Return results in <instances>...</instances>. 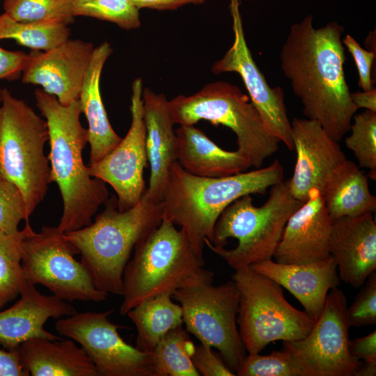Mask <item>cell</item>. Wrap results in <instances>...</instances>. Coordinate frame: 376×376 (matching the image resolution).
<instances>
[{
    "instance_id": "6da1fadb",
    "label": "cell",
    "mask_w": 376,
    "mask_h": 376,
    "mask_svg": "<svg viewBox=\"0 0 376 376\" xmlns=\"http://www.w3.org/2000/svg\"><path fill=\"white\" fill-rule=\"evenodd\" d=\"M336 22L315 29L313 15L290 27L281 53V68L308 119L318 122L336 141L350 131L359 109L347 85L342 34Z\"/></svg>"
},
{
    "instance_id": "7a4b0ae2",
    "label": "cell",
    "mask_w": 376,
    "mask_h": 376,
    "mask_svg": "<svg viewBox=\"0 0 376 376\" xmlns=\"http://www.w3.org/2000/svg\"><path fill=\"white\" fill-rule=\"evenodd\" d=\"M34 95L48 127L51 182L57 185L63 201L57 227L63 233L76 230L92 223L109 192L106 183L93 178L84 163L82 151L88 143V132L80 122L79 100L64 105L38 88Z\"/></svg>"
},
{
    "instance_id": "3957f363",
    "label": "cell",
    "mask_w": 376,
    "mask_h": 376,
    "mask_svg": "<svg viewBox=\"0 0 376 376\" xmlns=\"http://www.w3.org/2000/svg\"><path fill=\"white\" fill-rule=\"evenodd\" d=\"M283 178L278 160L264 168L217 178L190 174L175 161L162 201L163 217L183 228L194 249L203 256L205 240L212 242L215 224L230 204L245 195L265 194Z\"/></svg>"
},
{
    "instance_id": "277c9868",
    "label": "cell",
    "mask_w": 376,
    "mask_h": 376,
    "mask_svg": "<svg viewBox=\"0 0 376 376\" xmlns=\"http://www.w3.org/2000/svg\"><path fill=\"white\" fill-rule=\"evenodd\" d=\"M163 213L162 202H150L143 195L134 206L120 211L117 197L111 195L93 222L65 235L81 254L95 287L122 296L124 270L132 253L160 224Z\"/></svg>"
},
{
    "instance_id": "5b68a950",
    "label": "cell",
    "mask_w": 376,
    "mask_h": 376,
    "mask_svg": "<svg viewBox=\"0 0 376 376\" xmlns=\"http://www.w3.org/2000/svg\"><path fill=\"white\" fill-rule=\"evenodd\" d=\"M270 188L260 207L253 205L251 195L230 204L215 224L212 242L204 241L234 269L272 259L287 221L304 203L290 194L288 180Z\"/></svg>"
},
{
    "instance_id": "8992f818",
    "label": "cell",
    "mask_w": 376,
    "mask_h": 376,
    "mask_svg": "<svg viewBox=\"0 0 376 376\" xmlns=\"http://www.w3.org/2000/svg\"><path fill=\"white\" fill-rule=\"evenodd\" d=\"M203 256L192 246L182 228L163 217L160 224L134 247L123 279L125 315L141 301L182 286L204 267Z\"/></svg>"
},
{
    "instance_id": "52a82bcc",
    "label": "cell",
    "mask_w": 376,
    "mask_h": 376,
    "mask_svg": "<svg viewBox=\"0 0 376 376\" xmlns=\"http://www.w3.org/2000/svg\"><path fill=\"white\" fill-rule=\"evenodd\" d=\"M1 104L0 174L22 191L29 219L52 183L44 150L48 127L46 120L6 88Z\"/></svg>"
},
{
    "instance_id": "ba28073f",
    "label": "cell",
    "mask_w": 376,
    "mask_h": 376,
    "mask_svg": "<svg viewBox=\"0 0 376 376\" xmlns=\"http://www.w3.org/2000/svg\"><path fill=\"white\" fill-rule=\"evenodd\" d=\"M169 108L174 124L204 120L230 128L237 137V150L256 169L279 150L281 141L267 131L249 97L226 81L207 84L191 95H178L169 101Z\"/></svg>"
},
{
    "instance_id": "9c48e42d",
    "label": "cell",
    "mask_w": 376,
    "mask_h": 376,
    "mask_svg": "<svg viewBox=\"0 0 376 376\" xmlns=\"http://www.w3.org/2000/svg\"><path fill=\"white\" fill-rule=\"evenodd\" d=\"M239 294L237 324L249 354L260 353L272 342L294 341L308 336L316 320L290 304L283 287L249 267L235 269Z\"/></svg>"
},
{
    "instance_id": "30bf717a",
    "label": "cell",
    "mask_w": 376,
    "mask_h": 376,
    "mask_svg": "<svg viewBox=\"0 0 376 376\" xmlns=\"http://www.w3.org/2000/svg\"><path fill=\"white\" fill-rule=\"evenodd\" d=\"M213 276L203 267L171 296L181 306L187 331L217 349L235 373L246 357L237 324L238 290L233 280L214 285Z\"/></svg>"
},
{
    "instance_id": "8fae6325",
    "label": "cell",
    "mask_w": 376,
    "mask_h": 376,
    "mask_svg": "<svg viewBox=\"0 0 376 376\" xmlns=\"http://www.w3.org/2000/svg\"><path fill=\"white\" fill-rule=\"evenodd\" d=\"M22 265L27 283L44 285L66 301L101 302L109 295L99 290L81 262L78 250L57 226H44L36 233L25 224Z\"/></svg>"
},
{
    "instance_id": "7c38bea8",
    "label": "cell",
    "mask_w": 376,
    "mask_h": 376,
    "mask_svg": "<svg viewBox=\"0 0 376 376\" xmlns=\"http://www.w3.org/2000/svg\"><path fill=\"white\" fill-rule=\"evenodd\" d=\"M347 310L345 295L335 287L310 334L300 340L283 341L299 376H354L362 361L349 349Z\"/></svg>"
},
{
    "instance_id": "4fadbf2b",
    "label": "cell",
    "mask_w": 376,
    "mask_h": 376,
    "mask_svg": "<svg viewBox=\"0 0 376 376\" xmlns=\"http://www.w3.org/2000/svg\"><path fill=\"white\" fill-rule=\"evenodd\" d=\"M112 313L113 310L77 312L58 319L55 329L80 345L98 376H154L152 352L126 343L119 326L108 318Z\"/></svg>"
},
{
    "instance_id": "5bb4252c",
    "label": "cell",
    "mask_w": 376,
    "mask_h": 376,
    "mask_svg": "<svg viewBox=\"0 0 376 376\" xmlns=\"http://www.w3.org/2000/svg\"><path fill=\"white\" fill-rule=\"evenodd\" d=\"M143 89L141 79H134L132 84V121L125 136L101 160L88 166V173L93 178L104 181L114 189L120 211L134 206L146 190L143 171L148 160Z\"/></svg>"
},
{
    "instance_id": "9a60e30c",
    "label": "cell",
    "mask_w": 376,
    "mask_h": 376,
    "mask_svg": "<svg viewBox=\"0 0 376 376\" xmlns=\"http://www.w3.org/2000/svg\"><path fill=\"white\" fill-rule=\"evenodd\" d=\"M230 12L233 42L211 70L214 74L230 72L239 74L267 131L292 150L291 122L287 114L284 92L280 86L272 88L268 84L253 60L246 41L238 0H231Z\"/></svg>"
},
{
    "instance_id": "2e32d148",
    "label": "cell",
    "mask_w": 376,
    "mask_h": 376,
    "mask_svg": "<svg viewBox=\"0 0 376 376\" xmlns=\"http://www.w3.org/2000/svg\"><path fill=\"white\" fill-rule=\"evenodd\" d=\"M94 49L90 42L69 38L52 49L33 50L28 54L22 81L40 85L61 104H69L79 100Z\"/></svg>"
},
{
    "instance_id": "e0dca14e",
    "label": "cell",
    "mask_w": 376,
    "mask_h": 376,
    "mask_svg": "<svg viewBox=\"0 0 376 376\" xmlns=\"http://www.w3.org/2000/svg\"><path fill=\"white\" fill-rule=\"evenodd\" d=\"M291 127L297 160L288 188L294 198L304 203L313 191L322 193L330 175L347 158L338 141L318 122L294 118Z\"/></svg>"
},
{
    "instance_id": "ac0fdd59",
    "label": "cell",
    "mask_w": 376,
    "mask_h": 376,
    "mask_svg": "<svg viewBox=\"0 0 376 376\" xmlns=\"http://www.w3.org/2000/svg\"><path fill=\"white\" fill-rule=\"evenodd\" d=\"M333 219L318 191L289 217L273 258L285 264H306L330 257Z\"/></svg>"
},
{
    "instance_id": "d6986e66",
    "label": "cell",
    "mask_w": 376,
    "mask_h": 376,
    "mask_svg": "<svg viewBox=\"0 0 376 376\" xmlns=\"http://www.w3.org/2000/svg\"><path fill=\"white\" fill-rule=\"evenodd\" d=\"M329 253L339 278L362 286L376 269V224L373 213L333 219Z\"/></svg>"
},
{
    "instance_id": "ffe728a7",
    "label": "cell",
    "mask_w": 376,
    "mask_h": 376,
    "mask_svg": "<svg viewBox=\"0 0 376 376\" xmlns=\"http://www.w3.org/2000/svg\"><path fill=\"white\" fill-rule=\"evenodd\" d=\"M19 299L0 312V344L5 350H17L24 342L37 338H61L45 329L49 318L59 319L74 315L77 310L56 296L45 295L35 285L26 283Z\"/></svg>"
},
{
    "instance_id": "44dd1931",
    "label": "cell",
    "mask_w": 376,
    "mask_h": 376,
    "mask_svg": "<svg viewBox=\"0 0 376 376\" xmlns=\"http://www.w3.org/2000/svg\"><path fill=\"white\" fill-rule=\"evenodd\" d=\"M143 111L146 129V148L150 167L148 188L143 196L152 203L163 200L171 168L176 161V136L169 100L162 93L143 89Z\"/></svg>"
},
{
    "instance_id": "7402d4cb",
    "label": "cell",
    "mask_w": 376,
    "mask_h": 376,
    "mask_svg": "<svg viewBox=\"0 0 376 376\" xmlns=\"http://www.w3.org/2000/svg\"><path fill=\"white\" fill-rule=\"evenodd\" d=\"M249 267L288 290L315 320L322 313L329 292L338 287L340 281L331 256L306 264L280 263L270 259Z\"/></svg>"
},
{
    "instance_id": "603a6c76",
    "label": "cell",
    "mask_w": 376,
    "mask_h": 376,
    "mask_svg": "<svg viewBox=\"0 0 376 376\" xmlns=\"http://www.w3.org/2000/svg\"><path fill=\"white\" fill-rule=\"evenodd\" d=\"M176 161L189 173L207 178L228 176L246 171L250 162L237 150L217 146L194 125L175 130Z\"/></svg>"
},
{
    "instance_id": "cb8c5ba5",
    "label": "cell",
    "mask_w": 376,
    "mask_h": 376,
    "mask_svg": "<svg viewBox=\"0 0 376 376\" xmlns=\"http://www.w3.org/2000/svg\"><path fill=\"white\" fill-rule=\"evenodd\" d=\"M111 53L112 49L107 42L95 47L78 100L81 113L85 115L88 124L89 164L101 160L122 139L111 127L100 89L102 69Z\"/></svg>"
},
{
    "instance_id": "d4e9b609",
    "label": "cell",
    "mask_w": 376,
    "mask_h": 376,
    "mask_svg": "<svg viewBox=\"0 0 376 376\" xmlns=\"http://www.w3.org/2000/svg\"><path fill=\"white\" fill-rule=\"evenodd\" d=\"M21 363L32 376H98L81 346L70 338H33L18 347Z\"/></svg>"
},
{
    "instance_id": "484cf974",
    "label": "cell",
    "mask_w": 376,
    "mask_h": 376,
    "mask_svg": "<svg viewBox=\"0 0 376 376\" xmlns=\"http://www.w3.org/2000/svg\"><path fill=\"white\" fill-rule=\"evenodd\" d=\"M321 196L333 219L376 210V197L370 191L368 177L348 159L332 172Z\"/></svg>"
},
{
    "instance_id": "4316f807",
    "label": "cell",
    "mask_w": 376,
    "mask_h": 376,
    "mask_svg": "<svg viewBox=\"0 0 376 376\" xmlns=\"http://www.w3.org/2000/svg\"><path fill=\"white\" fill-rule=\"evenodd\" d=\"M170 292L147 299L126 314L136 328V347L152 352L171 330L182 326V311L180 304L172 301Z\"/></svg>"
},
{
    "instance_id": "83f0119b",
    "label": "cell",
    "mask_w": 376,
    "mask_h": 376,
    "mask_svg": "<svg viewBox=\"0 0 376 376\" xmlns=\"http://www.w3.org/2000/svg\"><path fill=\"white\" fill-rule=\"evenodd\" d=\"M195 345L182 326L169 332L152 352L154 376H198L191 360Z\"/></svg>"
},
{
    "instance_id": "f1b7e54d",
    "label": "cell",
    "mask_w": 376,
    "mask_h": 376,
    "mask_svg": "<svg viewBox=\"0 0 376 376\" xmlns=\"http://www.w3.org/2000/svg\"><path fill=\"white\" fill-rule=\"evenodd\" d=\"M70 35V29L65 24L23 23L5 13L0 15V40L13 39L35 51L52 49L69 39Z\"/></svg>"
},
{
    "instance_id": "f546056e",
    "label": "cell",
    "mask_w": 376,
    "mask_h": 376,
    "mask_svg": "<svg viewBox=\"0 0 376 376\" xmlns=\"http://www.w3.org/2000/svg\"><path fill=\"white\" fill-rule=\"evenodd\" d=\"M26 228L15 235L0 232V310L19 295L26 281L22 265Z\"/></svg>"
},
{
    "instance_id": "4dcf8cb0",
    "label": "cell",
    "mask_w": 376,
    "mask_h": 376,
    "mask_svg": "<svg viewBox=\"0 0 376 376\" xmlns=\"http://www.w3.org/2000/svg\"><path fill=\"white\" fill-rule=\"evenodd\" d=\"M4 13L23 23L65 24L74 21L70 0H3Z\"/></svg>"
},
{
    "instance_id": "1f68e13d",
    "label": "cell",
    "mask_w": 376,
    "mask_h": 376,
    "mask_svg": "<svg viewBox=\"0 0 376 376\" xmlns=\"http://www.w3.org/2000/svg\"><path fill=\"white\" fill-rule=\"evenodd\" d=\"M72 15L94 17L130 30L141 25L139 9L130 0H70Z\"/></svg>"
},
{
    "instance_id": "d6a6232c",
    "label": "cell",
    "mask_w": 376,
    "mask_h": 376,
    "mask_svg": "<svg viewBox=\"0 0 376 376\" xmlns=\"http://www.w3.org/2000/svg\"><path fill=\"white\" fill-rule=\"evenodd\" d=\"M348 136L345 143L352 151L359 166L370 170L368 176L376 179V112L365 110L354 114Z\"/></svg>"
},
{
    "instance_id": "836d02e7",
    "label": "cell",
    "mask_w": 376,
    "mask_h": 376,
    "mask_svg": "<svg viewBox=\"0 0 376 376\" xmlns=\"http://www.w3.org/2000/svg\"><path fill=\"white\" fill-rule=\"evenodd\" d=\"M237 376H299L290 354L285 349L268 355L249 354L237 368Z\"/></svg>"
},
{
    "instance_id": "e575fe53",
    "label": "cell",
    "mask_w": 376,
    "mask_h": 376,
    "mask_svg": "<svg viewBox=\"0 0 376 376\" xmlns=\"http://www.w3.org/2000/svg\"><path fill=\"white\" fill-rule=\"evenodd\" d=\"M22 220L30 224L22 193L15 184L0 174V232L17 234Z\"/></svg>"
},
{
    "instance_id": "d590c367",
    "label": "cell",
    "mask_w": 376,
    "mask_h": 376,
    "mask_svg": "<svg viewBox=\"0 0 376 376\" xmlns=\"http://www.w3.org/2000/svg\"><path fill=\"white\" fill-rule=\"evenodd\" d=\"M353 302L347 306L350 326L362 327L376 323V272H372Z\"/></svg>"
},
{
    "instance_id": "8d00e7d4",
    "label": "cell",
    "mask_w": 376,
    "mask_h": 376,
    "mask_svg": "<svg viewBox=\"0 0 376 376\" xmlns=\"http://www.w3.org/2000/svg\"><path fill=\"white\" fill-rule=\"evenodd\" d=\"M191 360L200 375H235V373L227 366L220 353L213 351L210 346L201 343L195 346Z\"/></svg>"
},
{
    "instance_id": "74e56055",
    "label": "cell",
    "mask_w": 376,
    "mask_h": 376,
    "mask_svg": "<svg viewBox=\"0 0 376 376\" xmlns=\"http://www.w3.org/2000/svg\"><path fill=\"white\" fill-rule=\"evenodd\" d=\"M343 44L352 54L359 73V85L363 91H368L373 87L371 78L373 63L375 60V51L362 48L359 42L350 34L342 38Z\"/></svg>"
},
{
    "instance_id": "f35d334b",
    "label": "cell",
    "mask_w": 376,
    "mask_h": 376,
    "mask_svg": "<svg viewBox=\"0 0 376 376\" xmlns=\"http://www.w3.org/2000/svg\"><path fill=\"white\" fill-rule=\"evenodd\" d=\"M27 60L28 54L24 52L6 50L0 46V79H18Z\"/></svg>"
},
{
    "instance_id": "ab89813d",
    "label": "cell",
    "mask_w": 376,
    "mask_h": 376,
    "mask_svg": "<svg viewBox=\"0 0 376 376\" xmlns=\"http://www.w3.org/2000/svg\"><path fill=\"white\" fill-rule=\"evenodd\" d=\"M350 353L365 362L376 361V331L363 337L350 340Z\"/></svg>"
},
{
    "instance_id": "60d3db41",
    "label": "cell",
    "mask_w": 376,
    "mask_h": 376,
    "mask_svg": "<svg viewBox=\"0 0 376 376\" xmlns=\"http://www.w3.org/2000/svg\"><path fill=\"white\" fill-rule=\"evenodd\" d=\"M24 368L18 349L13 350L0 349V376H29Z\"/></svg>"
},
{
    "instance_id": "b9f144b4",
    "label": "cell",
    "mask_w": 376,
    "mask_h": 376,
    "mask_svg": "<svg viewBox=\"0 0 376 376\" xmlns=\"http://www.w3.org/2000/svg\"><path fill=\"white\" fill-rule=\"evenodd\" d=\"M130 1L139 10L150 8L164 10L176 9L189 3H203L205 0H130Z\"/></svg>"
},
{
    "instance_id": "7bdbcfd3",
    "label": "cell",
    "mask_w": 376,
    "mask_h": 376,
    "mask_svg": "<svg viewBox=\"0 0 376 376\" xmlns=\"http://www.w3.org/2000/svg\"><path fill=\"white\" fill-rule=\"evenodd\" d=\"M352 100L358 109L376 112V89L373 88L368 91L351 93Z\"/></svg>"
},
{
    "instance_id": "ee69618b",
    "label": "cell",
    "mask_w": 376,
    "mask_h": 376,
    "mask_svg": "<svg viewBox=\"0 0 376 376\" xmlns=\"http://www.w3.org/2000/svg\"><path fill=\"white\" fill-rule=\"evenodd\" d=\"M376 375V361L362 362L360 367L356 371L354 376H375Z\"/></svg>"
},
{
    "instance_id": "f6af8a7d",
    "label": "cell",
    "mask_w": 376,
    "mask_h": 376,
    "mask_svg": "<svg viewBox=\"0 0 376 376\" xmlns=\"http://www.w3.org/2000/svg\"><path fill=\"white\" fill-rule=\"evenodd\" d=\"M3 88H0V103L1 102V100L3 99Z\"/></svg>"
},
{
    "instance_id": "bcb514c9",
    "label": "cell",
    "mask_w": 376,
    "mask_h": 376,
    "mask_svg": "<svg viewBox=\"0 0 376 376\" xmlns=\"http://www.w3.org/2000/svg\"><path fill=\"white\" fill-rule=\"evenodd\" d=\"M1 1V0H0Z\"/></svg>"
}]
</instances>
